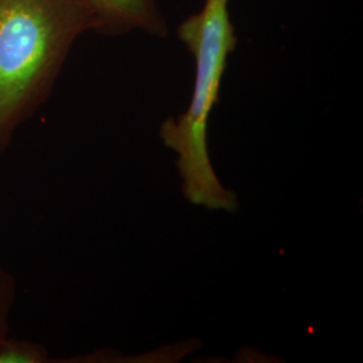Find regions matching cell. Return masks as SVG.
<instances>
[{"instance_id": "cell-4", "label": "cell", "mask_w": 363, "mask_h": 363, "mask_svg": "<svg viewBox=\"0 0 363 363\" xmlns=\"http://www.w3.org/2000/svg\"><path fill=\"white\" fill-rule=\"evenodd\" d=\"M48 349L33 340L9 337L0 345V363H48Z\"/></svg>"}, {"instance_id": "cell-2", "label": "cell", "mask_w": 363, "mask_h": 363, "mask_svg": "<svg viewBox=\"0 0 363 363\" xmlns=\"http://www.w3.org/2000/svg\"><path fill=\"white\" fill-rule=\"evenodd\" d=\"M230 0H205L201 11L178 27V37L194 55L191 101L184 113L160 125V138L177 155L184 196L196 206L235 211L238 201L222 186L208 155V117L220 100V82L237 37L229 11Z\"/></svg>"}, {"instance_id": "cell-5", "label": "cell", "mask_w": 363, "mask_h": 363, "mask_svg": "<svg viewBox=\"0 0 363 363\" xmlns=\"http://www.w3.org/2000/svg\"><path fill=\"white\" fill-rule=\"evenodd\" d=\"M16 279L3 264H0V345L10 335V320L16 301Z\"/></svg>"}, {"instance_id": "cell-1", "label": "cell", "mask_w": 363, "mask_h": 363, "mask_svg": "<svg viewBox=\"0 0 363 363\" xmlns=\"http://www.w3.org/2000/svg\"><path fill=\"white\" fill-rule=\"evenodd\" d=\"M97 30L89 0H0V159L46 104L78 37Z\"/></svg>"}, {"instance_id": "cell-3", "label": "cell", "mask_w": 363, "mask_h": 363, "mask_svg": "<svg viewBox=\"0 0 363 363\" xmlns=\"http://www.w3.org/2000/svg\"><path fill=\"white\" fill-rule=\"evenodd\" d=\"M97 19V33L125 34L143 31L163 37L167 25L156 0H89Z\"/></svg>"}]
</instances>
